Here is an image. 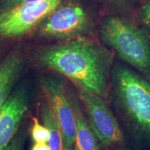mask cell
Masks as SVG:
<instances>
[{
    "label": "cell",
    "mask_w": 150,
    "mask_h": 150,
    "mask_svg": "<svg viewBox=\"0 0 150 150\" xmlns=\"http://www.w3.org/2000/svg\"><path fill=\"white\" fill-rule=\"evenodd\" d=\"M71 150H72V149H71Z\"/></svg>",
    "instance_id": "cell-18"
},
{
    "label": "cell",
    "mask_w": 150,
    "mask_h": 150,
    "mask_svg": "<svg viewBox=\"0 0 150 150\" xmlns=\"http://www.w3.org/2000/svg\"><path fill=\"white\" fill-rule=\"evenodd\" d=\"M42 93L61 127L63 150H71L76 136V121L74 109L61 80L53 76H43L40 79Z\"/></svg>",
    "instance_id": "cell-7"
},
{
    "label": "cell",
    "mask_w": 150,
    "mask_h": 150,
    "mask_svg": "<svg viewBox=\"0 0 150 150\" xmlns=\"http://www.w3.org/2000/svg\"><path fill=\"white\" fill-rule=\"evenodd\" d=\"M24 66L23 56L16 51L8 54L0 61V109L11 95Z\"/></svg>",
    "instance_id": "cell-9"
},
{
    "label": "cell",
    "mask_w": 150,
    "mask_h": 150,
    "mask_svg": "<svg viewBox=\"0 0 150 150\" xmlns=\"http://www.w3.org/2000/svg\"><path fill=\"white\" fill-rule=\"evenodd\" d=\"M41 117L43 124L48 129L50 133L47 142L50 150H63V140L61 127L48 104H44L42 106Z\"/></svg>",
    "instance_id": "cell-11"
},
{
    "label": "cell",
    "mask_w": 150,
    "mask_h": 150,
    "mask_svg": "<svg viewBox=\"0 0 150 150\" xmlns=\"http://www.w3.org/2000/svg\"><path fill=\"white\" fill-rule=\"evenodd\" d=\"M30 93L20 86L11 93L0 109V150H4L14 138L20 122L29 108Z\"/></svg>",
    "instance_id": "cell-8"
},
{
    "label": "cell",
    "mask_w": 150,
    "mask_h": 150,
    "mask_svg": "<svg viewBox=\"0 0 150 150\" xmlns=\"http://www.w3.org/2000/svg\"><path fill=\"white\" fill-rule=\"evenodd\" d=\"M139 16L142 22L150 29V0L144 3L140 7Z\"/></svg>",
    "instance_id": "cell-15"
},
{
    "label": "cell",
    "mask_w": 150,
    "mask_h": 150,
    "mask_svg": "<svg viewBox=\"0 0 150 150\" xmlns=\"http://www.w3.org/2000/svg\"><path fill=\"white\" fill-rule=\"evenodd\" d=\"M79 97L85 106L90 125L104 147L123 141V134L113 114L102 97L90 90L79 86Z\"/></svg>",
    "instance_id": "cell-6"
},
{
    "label": "cell",
    "mask_w": 150,
    "mask_h": 150,
    "mask_svg": "<svg viewBox=\"0 0 150 150\" xmlns=\"http://www.w3.org/2000/svg\"><path fill=\"white\" fill-rule=\"evenodd\" d=\"M31 150H50L48 143H38L35 142Z\"/></svg>",
    "instance_id": "cell-17"
},
{
    "label": "cell",
    "mask_w": 150,
    "mask_h": 150,
    "mask_svg": "<svg viewBox=\"0 0 150 150\" xmlns=\"http://www.w3.org/2000/svg\"><path fill=\"white\" fill-rule=\"evenodd\" d=\"M100 36L122 59L142 72H150V42L145 33L120 17L102 20Z\"/></svg>",
    "instance_id": "cell-2"
},
{
    "label": "cell",
    "mask_w": 150,
    "mask_h": 150,
    "mask_svg": "<svg viewBox=\"0 0 150 150\" xmlns=\"http://www.w3.org/2000/svg\"><path fill=\"white\" fill-rule=\"evenodd\" d=\"M92 27L93 18L81 3L63 0L35 30L40 37L65 41L83 38Z\"/></svg>",
    "instance_id": "cell-4"
},
{
    "label": "cell",
    "mask_w": 150,
    "mask_h": 150,
    "mask_svg": "<svg viewBox=\"0 0 150 150\" xmlns=\"http://www.w3.org/2000/svg\"><path fill=\"white\" fill-rule=\"evenodd\" d=\"M24 141V136L22 132H20L16 135L14 138L11 140L9 145L4 150H22Z\"/></svg>",
    "instance_id": "cell-14"
},
{
    "label": "cell",
    "mask_w": 150,
    "mask_h": 150,
    "mask_svg": "<svg viewBox=\"0 0 150 150\" xmlns=\"http://www.w3.org/2000/svg\"><path fill=\"white\" fill-rule=\"evenodd\" d=\"M40 1L42 0H0V13L13 8L18 5Z\"/></svg>",
    "instance_id": "cell-13"
},
{
    "label": "cell",
    "mask_w": 150,
    "mask_h": 150,
    "mask_svg": "<svg viewBox=\"0 0 150 150\" xmlns=\"http://www.w3.org/2000/svg\"><path fill=\"white\" fill-rule=\"evenodd\" d=\"M63 1L42 0L18 5L0 13V38H13L31 32Z\"/></svg>",
    "instance_id": "cell-5"
},
{
    "label": "cell",
    "mask_w": 150,
    "mask_h": 150,
    "mask_svg": "<svg viewBox=\"0 0 150 150\" xmlns=\"http://www.w3.org/2000/svg\"><path fill=\"white\" fill-rule=\"evenodd\" d=\"M112 79L118 99L127 114L150 138V83L124 65H115Z\"/></svg>",
    "instance_id": "cell-3"
},
{
    "label": "cell",
    "mask_w": 150,
    "mask_h": 150,
    "mask_svg": "<svg viewBox=\"0 0 150 150\" xmlns=\"http://www.w3.org/2000/svg\"><path fill=\"white\" fill-rule=\"evenodd\" d=\"M70 102L74 109L76 121L74 150H99V139L96 134L82 114L79 104L74 100H70Z\"/></svg>",
    "instance_id": "cell-10"
},
{
    "label": "cell",
    "mask_w": 150,
    "mask_h": 150,
    "mask_svg": "<svg viewBox=\"0 0 150 150\" xmlns=\"http://www.w3.org/2000/svg\"><path fill=\"white\" fill-rule=\"evenodd\" d=\"M40 65L61 74L102 99L108 94L113 54L102 45L83 38L45 47L37 54Z\"/></svg>",
    "instance_id": "cell-1"
},
{
    "label": "cell",
    "mask_w": 150,
    "mask_h": 150,
    "mask_svg": "<svg viewBox=\"0 0 150 150\" xmlns=\"http://www.w3.org/2000/svg\"><path fill=\"white\" fill-rule=\"evenodd\" d=\"M95 1L105 6L118 8V7H123L124 6L128 4L132 0H95Z\"/></svg>",
    "instance_id": "cell-16"
},
{
    "label": "cell",
    "mask_w": 150,
    "mask_h": 150,
    "mask_svg": "<svg viewBox=\"0 0 150 150\" xmlns=\"http://www.w3.org/2000/svg\"><path fill=\"white\" fill-rule=\"evenodd\" d=\"M33 125L31 129V136L34 142L47 143L50 137L48 129L45 125H41L35 117H33Z\"/></svg>",
    "instance_id": "cell-12"
}]
</instances>
